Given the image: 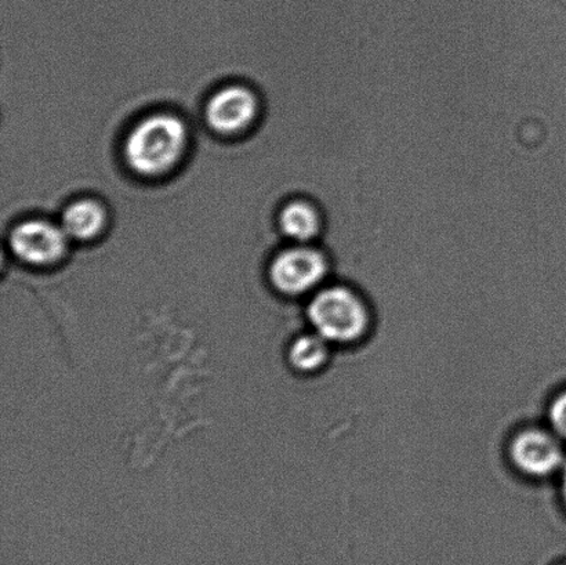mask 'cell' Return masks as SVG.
<instances>
[{"mask_svg":"<svg viewBox=\"0 0 566 565\" xmlns=\"http://www.w3.org/2000/svg\"><path fill=\"white\" fill-rule=\"evenodd\" d=\"M185 121L169 113H157L138 121L127 133L124 157L136 175L159 179L181 163L188 149Z\"/></svg>","mask_w":566,"mask_h":565,"instance_id":"1","label":"cell"},{"mask_svg":"<svg viewBox=\"0 0 566 565\" xmlns=\"http://www.w3.org/2000/svg\"><path fill=\"white\" fill-rule=\"evenodd\" d=\"M313 331L331 345H352L369 328L368 304L347 282L335 281L313 293L307 308Z\"/></svg>","mask_w":566,"mask_h":565,"instance_id":"2","label":"cell"},{"mask_svg":"<svg viewBox=\"0 0 566 565\" xmlns=\"http://www.w3.org/2000/svg\"><path fill=\"white\" fill-rule=\"evenodd\" d=\"M333 276L329 254L319 243L282 248L271 259L269 279L281 295L297 297L315 293Z\"/></svg>","mask_w":566,"mask_h":565,"instance_id":"3","label":"cell"},{"mask_svg":"<svg viewBox=\"0 0 566 565\" xmlns=\"http://www.w3.org/2000/svg\"><path fill=\"white\" fill-rule=\"evenodd\" d=\"M70 241L61 226L41 218L21 220L9 234L11 252L31 268L59 264L69 252Z\"/></svg>","mask_w":566,"mask_h":565,"instance_id":"4","label":"cell"},{"mask_svg":"<svg viewBox=\"0 0 566 565\" xmlns=\"http://www.w3.org/2000/svg\"><path fill=\"white\" fill-rule=\"evenodd\" d=\"M510 459L521 473L532 479H546L562 472L566 462L559 437L554 431L525 429L514 436Z\"/></svg>","mask_w":566,"mask_h":565,"instance_id":"5","label":"cell"},{"mask_svg":"<svg viewBox=\"0 0 566 565\" xmlns=\"http://www.w3.org/2000/svg\"><path fill=\"white\" fill-rule=\"evenodd\" d=\"M260 103L256 94L243 85L219 88L205 107L210 129L221 136H235L247 132L259 115Z\"/></svg>","mask_w":566,"mask_h":565,"instance_id":"6","label":"cell"},{"mask_svg":"<svg viewBox=\"0 0 566 565\" xmlns=\"http://www.w3.org/2000/svg\"><path fill=\"white\" fill-rule=\"evenodd\" d=\"M275 227L281 237L291 243H319L325 232V213L308 197L289 198L276 213Z\"/></svg>","mask_w":566,"mask_h":565,"instance_id":"7","label":"cell"},{"mask_svg":"<svg viewBox=\"0 0 566 565\" xmlns=\"http://www.w3.org/2000/svg\"><path fill=\"white\" fill-rule=\"evenodd\" d=\"M60 221L71 241L91 242L107 229L108 210L99 199L83 197L66 205Z\"/></svg>","mask_w":566,"mask_h":565,"instance_id":"8","label":"cell"},{"mask_svg":"<svg viewBox=\"0 0 566 565\" xmlns=\"http://www.w3.org/2000/svg\"><path fill=\"white\" fill-rule=\"evenodd\" d=\"M329 342L314 331L298 336L289 347V363L300 373H315L324 367L329 358Z\"/></svg>","mask_w":566,"mask_h":565,"instance_id":"9","label":"cell"},{"mask_svg":"<svg viewBox=\"0 0 566 565\" xmlns=\"http://www.w3.org/2000/svg\"><path fill=\"white\" fill-rule=\"evenodd\" d=\"M548 419H551L552 430L559 439L566 440V390L559 393L554 398L551 409H548Z\"/></svg>","mask_w":566,"mask_h":565,"instance_id":"10","label":"cell"},{"mask_svg":"<svg viewBox=\"0 0 566 565\" xmlns=\"http://www.w3.org/2000/svg\"><path fill=\"white\" fill-rule=\"evenodd\" d=\"M562 490H563V498H564V502H565V506H566V462L562 470Z\"/></svg>","mask_w":566,"mask_h":565,"instance_id":"11","label":"cell"},{"mask_svg":"<svg viewBox=\"0 0 566 565\" xmlns=\"http://www.w3.org/2000/svg\"><path fill=\"white\" fill-rule=\"evenodd\" d=\"M556 565H566V563H559V564H556Z\"/></svg>","mask_w":566,"mask_h":565,"instance_id":"12","label":"cell"}]
</instances>
